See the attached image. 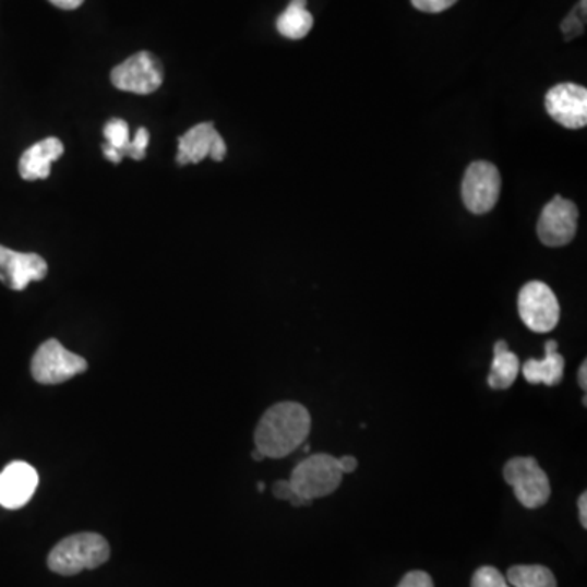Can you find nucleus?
Returning <instances> with one entry per match:
<instances>
[{
  "label": "nucleus",
  "mask_w": 587,
  "mask_h": 587,
  "mask_svg": "<svg viewBox=\"0 0 587 587\" xmlns=\"http://www.w3.org/2000/svg\"><path fill=\"white\" fill-rule=\"evenodd\" d=\"M517 307H519L520 319L532 332L549 333L559 325V299L546 283H527L520 289Z\"/></svg>",
  "instance_id": "obj_7"
},
{
  "label": "nucleus",
  "mask_w": 587,
  "mask_h": 587,
  "mask_svg": "<svg viewBox=\"0 0 587 587\" xmlns=\"http://www.w3.org/2000/svg\"><path fill=\"white\" fill-rule=\"evenodd\" d=\"M49 2L62 10H75L84 3V0H49Z\"/></svg>",
  "instance_id": "obj_26"
},
{
  "label": "nucleus",
  "mask_w": 587,
  "mask_h": 587,
  "mask_svg": "<svg viewBox=\"0 0 587 587\" xmlns=\"http://www.w3.org/2000/svg\"><path fill=\"white\" fill-rule=\"evenodd\" d=\"M110 543L95 532H81L62 539L48 556L52 573L75 576L85 570L100 568L110 560Z\"/></svg>",
  "instance_id": "obj_2"
},
{
  "label": "nucleus",
  "mask_w": 587,
  "mask_h": 587,
  "mask_svg": "<svg viewBox=\"0 0 587 587\" xmlns=\"http://www.w3.org/2000/svg\"><path fill=\"white\" fill-rule=\"evenodd\" d=\"M164 82V68L152 52L141 51L111 71V84L131 94H154Z\"/></svg>",
  "instance_id": "obj_8"
},
{
  "label": "nucleus",
  "mask_w": 587,
  "mask_h": 587,
  "mask_svg": "<svg viewBox=\"0 0 587 587\" xmlns=\"http://www.w3.org/2000/svg\"><path fill=\"white\" fill-rule=\"evenodd\" d=\"M105 140L104 155L107 160L113 161V164H120L124 157H127L128 147L131 144L130 127L127 121L115 118V120L108 121L105 127Z\"/></svg>",
  "instance_id": "obj_18"
},
{
  "label": "nucleus",
  "mask_w": 587,
  "mask_h": 587,
  "mask_svg": "<svg viewBox=\"0 0 587 587\" xmlns=\"http://www.w3.org/2000/svg\"><path fill=\"white\" fill-rule=\"evenodd\" d=\"M87 369L88 362L82 356L65 349L56 338L43 343L32 359L33 379L43 385L64 384Z\"/></svg>",
  "instance_id": "obj_4"
},
{
  "label": "nucleus",
  "mask_w": 587,
  "mask_h": 587,
  "mask_svg": "<svg viewBox=\"0 0 587 587\" xmlns=\"http://www.w3.org/2000/svg\"><path fill=\"white\" fill-rule=\"evenodd\" d=\"M471 587H511L503 575L493 566H481L471 578Z\"/></svg>",
  "instance_id": "obj_20"
},
{
  "label": "nucleus",
  "mask_w": 587,
  "mask_h": 587,
  "mask_svg": "<svg viewBox=\"0 0 587 587\" xmlns=\"http://www.w3.org/2000/svg\"><path fill=\"white\" fill-rule=\"evenodd\" d=\"M506 582L513 587H556L555 575L542 565L513 566Z\"/></svg>",
  "instance_id": "obj_19"
},
{
  "label": "nucleus",
  "mask_w": 587,
  "mask_h": 587,
  "mask_svg": "<svg viewBox=\"0 0 587 587\" xmlns=\"http://www.w3.org/2000/svg\"><path fill=\"white\" fill-rule=\"evenodd\" d=\"M38 471L26 462H12L0 471V506L7 510H19L25 506L36 488Z\"/></svg>",
  "instance_id": "obj_13"
},
{
  "label": "nucleus",
  "mask_w": 587,
  "mask_h": 587,
  "mask_svg": "<svg viewBox=\"0 0 587 587\" xmlns=\"http://www.w3.org/2000/svg\"><path fill=\"white\" fill-rule=\"evenodd\" d=\"M313 26L312 13L307 10V0H291L288 9L279 15L276 28L285 38L302 39Z\"/></svg>",
  "instance_id": "obj_17"
},
{
  "label": "nucleus",
  "mask_w": 587,
  "mask_h": 587,
  "mask_svg": "<svg viewBox=\"0 0 587 587\" xmlns=\"http://www.w3.org/2000/svg\"><path fill=\"white\" fill-rule=\"evenodd\" d=\"M259 490H260V491L265 490V487H263V483H260V484H259Z\"/></svg>",
  "instance_id": "obj_30"
},
{
  "label": "nucleus",
  "mask_w": 587,
  "mask_h": 587,
  "mask_svg": "<svg viewBox=\"0 0 587 587\" xmlns=\"http://www.w3.org/2000/svg\"><path fill=\"white\" fill-rule=\"evenodd\" d=\"M148 140H151V134H148L146 128H140L134 140H131L127 157L134 158V160H143V158L146 157Z\"/></svg>",
  "instance_id": "obj_21"
},
{
  "label": "nucleus",
  "mask_w": 587,
  "mask_h": 587,
  "mask_svg": "<svg viewBox=\"0 0 587 587\" xmlns=\"http://www.w3.org/2000/svg\"><path fill=\"white\" fill-rule=\"evenodd\" d=\"M226 155V141L217 133L214 123L196 124L178 137V165L200 164L206 157L223 161Z\"/></svg>",
  "instance_id": "obj_11"
},
{
  "label": "nucleus",
  "mask_w": 587,
  "mask_h": 587,
  "mask_svg": "<svg viewBox=\"0 0 587 587\" xmlns=\"http://www.w3.org/2000/svg\"><path fill=\"white\" fill-rule=\"evenodd\" d=\"M48 263L36 253H20L0 245V283L13 291H23L29 283L43 281Z\"/></svg>",
  "instance_id": "obj_12"
},
{
  "label": "nucleus",
  "mask_w": 587,
  "mask_h": 587,
  "mask_svg": "<svg viewBox=\"0 0 587 587\" xmlns=\"http://www.w3.org/2000/svg\"><path fill=\"white\" fill-rule=\"evenodd\" d=\"M339 467H342L343 474H352V471L358 468V458L352 457V455H345V457H339Z\"/></svg>",
  "instance_id": "obj_25"
},
{
  "label": "nucleus",
  "mask_w": 587,
  "mask_h": 587,
  "mask_svg": "<svg viewBox=\"0 0 587 587\" xmlns=\"http://www.w3.org/2000/svg\"><path fill=\"white\" fill-rule=\"evenodd\" d=\"M455 2H457V0H411L415 9L428 13L444 12V10L451 9Z\"/></svg>",
  "instance_id": "obj_23"
},
{
  "label": "nucleus",
  "mask_w": 587,
  "mask_h": 587,
  "mask_svg": "<svg viewBox=\"0 0 587 587\" xmlns=\"http://www.w3.org/2000/svg\"><path fill=\"white\" fill-rule=\"evenodd\" d=\"M504 480L513 487L517 501L527 510L542 507L550 500L552 488L536 457H514L504 465Z\"/></svg>",
  "instance_id": "obj_5"
},
{
  "label": "nucleus",
  "mask_w": 587,
  "mask_h": 587,
  "mask_svg": "<svg viewBox=\"0 0 587 587\" xmlns=\"http://www.w3.org/2000/svg\"><path fill=\"white\" fill-rule=\"evenodd\" d=\"M273 494H275V498H278V500L289 501L294 507L310 506V504H312L309 503V501L297 496V494L294 493L291 483H289V481H276L275 487H273Z\"/></svg>",
  "instance_id": "obj_22"
},
{
  "label": "nucleus",
  "mask_w": 587,
  "mask_h": 587,
  "mask_svg": "<svg viewBox=\"0 0 587 587\" xmlns=\"http://www.w3.org/2000/svg\"><path fill=\"white\" fill-rule=\"evenodd\" d=\"M343 470L338 458L328 454L310 455L292 470L291 483L294 493L312 503L319 498L328 496L338 490L343 480Z\"/></svg>",
  "instance_id": "obj_3"
},
{
  "label": "nucleus",
  "mask_w": 587,
  "mask_h": 587,
  "mask_svg": "<svg viewBox=\"0 0 587 587\" xmlns=\"http://www.w3.org/2000/svg\"><path fill=\"white\" fill-rule=\"evenodd\" d=\"M252 457H253V460H256V462H262L263 458H265L263 457V454H260V452L256 451V448L255 451H253Z\"/></svg>",
  "instance_id": "obj_29"
},
{
  "label": "nucleus",
  "mask_w": 587,
  "mask_h": 587,
  "mask_svg": "<svg viewBox=\"0 0 587 587\" xmlns=\"http://www.w3.org/2000/svg\"><path fill=\"white\" fill-rule=\"evenodd\" d=\"M546 110L562 127L582 130L587 124L586 88L572 82L555 85L547 92Z\"/></svg>",
  "instance_id": "obj_10"
},
{
  "label": "nucleus",
  "mask_w": 587,
  "mask_h": 587,
  "mask_svg": "<svg viewBox=\"0 0 587 587\" xmlns=\"http://www.w3.org/2000/svg\"><path fill=\"white\" fill-rule=\"evenodd\" d=\"M398 587H434L433 579L428 573L424 572H411L405 575Z\"/></svg>",
  "instance_id": "obj_24"
},
{
  "label": "nucleus",
  "mask_w": 587,
  "mask_h": 587,
  "mask_svg": "<svg viewBox=\"0 0 587 587\" xmlns=\"http://www.w3.org/2000/svg\"><path fill=\"white\" fill-rule=\"evenodd\" d=\"M578 507H579V520H582V526L587 529V494L583 493L582 496H579L578 501Z\"/></svg>",
  "instance_id": "obj_27"
},
{
  "label": "nucleus",
  "mask_w": 587,
  "mask_h": 587,
  "mask_svg": "<svg viewBox=\"0 0 587 587\" xmlns=\"http://www.w3.org/2000/svg\"><path fill=\"white\" fill-rule=\"evenodd\" d=\"M64 146L58 137L39 141L26 148L20 158V177L26 181L46 180L51 175V165L62 157Z\"/></svg>",
  "instance_id": "obj_14"
},
{
  "label": "nucleus",
  "mask_w": 587,
  "mask_h": 587,
  "mask_svg": "<svg viewBox=\"0 0 587 587\" xmlns=\"http://www.w3.org/2000/svg\"><path fill=\"white\" fill-rule=\"evenodd\" d=\"M524 378L529 384H546L555 387L563 381L565 358L559 352V343L550 339L546 343V358L529 359L523 368Z\"/></svg>",
  "instance_id": "obj_15"
},
{
  "label": "nucleus",
  "mask_w": 587,
  "mask_h": 587,
  "mask_svg": "<svg viewBox=\"0 0 587 587\" xmlns=\"http://www.w3.org/2000/svg\"><path fill=\"white\" fill-rule=\"evenodd\" d=\"M519 368V358L510 351L506 342L500 339L494 345L493 364L488 375V385L494 391H506L516 382Z\"/></svg>",
  "instance_id": "obj_16"
},
{
  "label": "nucleus",
  "mask_w": 587,
  "mask_h": 587,
  "mask_svg": "<svg viewBox=\"0 0 587 587\" xmlns=\"http://www.w3.org/2000/svg\"><path fill=\"white\" fill-rule=\"evenodd\" d=\"M312 427L309 410L296 402L273 405L255 430V448L268 458H285L307 441Z\"/></svg>",
  "instance_id": "obj_1"
},
{
  "label": "nucleus",
  "mask_w": 587,
  "mask_h": 587,
  "mask_svg": "<svg viewBox=\"0 0 587 587\" xmlns=\"http://www.w3.org/2000/svg\"><path fill=\"white\" fill-rule=\"evenodd\" d=\"M587 362H583L582 364V368H579V372H578V382H579V387L583 388V391H586L587 388Z\"/></svg>",
  "instance_id": "obj_28"
},
{
  "label": "nucleus",
  "mask_w": 587,
  "mask_h": 587,
  "mask_svg": "<svg viewBox=\"0 0 587 587\" xmlns=\"http://www.w3.org/2000/svg\"><path fill=\"white\" fill-rule=\"evenodd\" d=\"M501 194V175L490 161H474L462 180V201L474 214L490 213Z\"/></svg>",
  "instance_id": "obj_6"
},
{
  "label": "nucleus",
  "mask_w": 587,
  "mask_h": 587,
  "mask_svg": "<svg viewBox=\"0 0 587 587\" xmlns=\"http://www.w3.org/2000/svg\"><path fill=\"white\" fill-rule=\"evenodd\" d=\"M578 206L556 194L540 214L537 236L547 247L568 245L578 232Z\"/></svg>",
  "instance_id": "obj_9"
}]
</instances>
